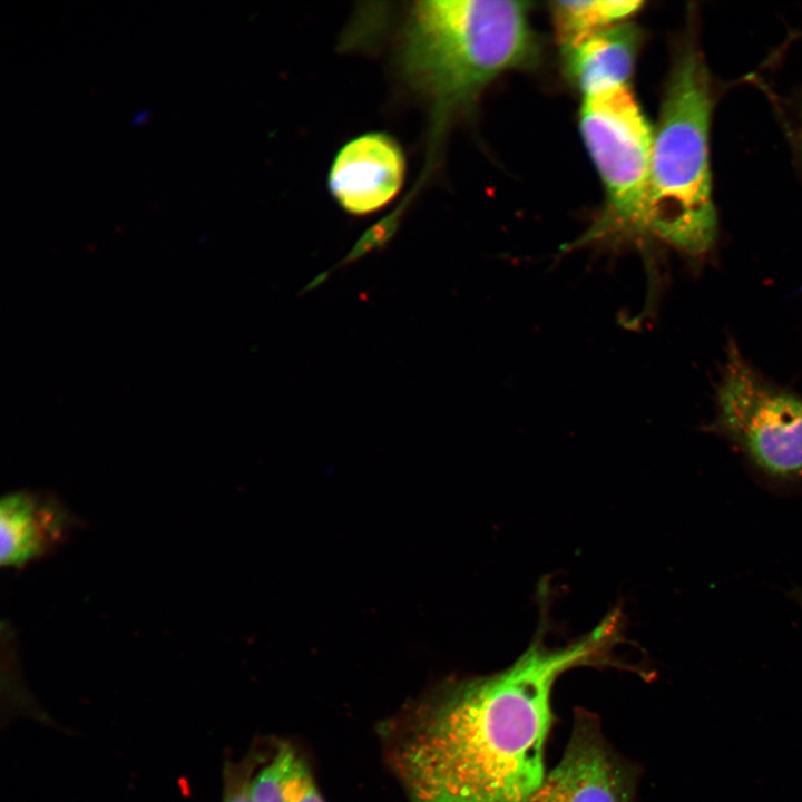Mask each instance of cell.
Segmentation results:
<instances>
[{
    "label": "cell",
    "mask_w": 802,
    "mask_h": 802,
    "mask_svg": "<svg viewBox=\"0 0 802 802\" xmlns=\"http://www.w3.org/2000/svg\"><path fill=\"white\" fill-rule=\"evenodd\" d=\"M275 746L255 744L239 761L226 760L223 767L222 802H253L250 788L257 770L268 761Z\"/></svg>",
    "instance_id": "obj_12"
},
{
    "label": "cell",
    "mask_w": 802,
    "mask_h": 802,
    "mask_svg": "<svg viewBox=\"0 0 802 802\" xmlns=\"http://www.w3.org/2000/svg\"><path fill=\"white\" fill-rule=\"evenodd\" d=\"M643 2L637 0L556 1L552 20L563 51L574 48L588 37L622 23Z\"/></svg>",
    "instance_id": "obj_11"
},
{
    "label": "cell",
    "mask_w": 802,
    "mask_h": 802,
    "mask_svg": "<svg viewBox=\"0 0 802 802\" xmlns=\"http://www.w3.org/2000/svg\"><path fill=\"white\" fill-rule=\"evenodd\" d=\"M405 158L388 134L368 133L346 143L331 165L329 187L350 214L368 215L388 205L400 192Z\"/></svg>",
    "instance_id": "obj_7"
},
{
    "label": "cell",
    "mask_w": 802,
    "mask_h": 802,
    "mask_svg": "<svg viewBox=\"0 0 802 802\" xmlns=\"http://www.w3.org/2000/svg\"><path fill=\"white\" fill-rule=\"evenodd\" d=\"M637 48L636 28L622 22L563 51L566 71L584 97L628 86Z\"/></svg>",
    "instance_id": "obj_9"
},
{
    "label": "cell",
    "mask_w": 802,
    "mask_h": 802,
    "mask_svg": "<svg viewBox=\"0 0 802 802\" xmlns=\"http://www.w3.org/2000/svg\"><path fill=\"white\" fill-rule=\"evenodd\" d=\"M798 599L800 600V603L802 605V593L799 594Z\"/></svg>",
    "instance_id": "obj_14"
},
{
    "label": "cell",
    "mask_w": 802,
    "mask_h": 802,
    "mask_svg": "<svg viewBox=\"0 0 802 802\" xmlns=\"http://www.w3.org/2000/svg\"><path fill=\"white\" fill-rule=\"evenodd\" d=\"M251 794L254 802H325L307 762L286 742L276 744Z\"/></svg>",
    "instance_id": "obj_10"
},
{
    "label": "cell",
    "mask_w": 802,
    "mask_h": 802,
    "mask_svg": "<svg viewBox=\"0 0 802 802\" xmlns=\"http://www.w3.org/2000/svg\"><path fill=\"white\" fill-rule=\"evenodd\" d=\"M704 430L726 439L773 478L802 476V395L759 373L732 340Z\"/></svg>",
    "instance_id": "obj_5"
},
{
    "label": "cell",
    "mask_w": 802,
    "mask_h": 802,
    "mask_svg": "<svg viewBox=\"0 0 802 802\" xmlns=\"http://www.w3.org/2000/svg\"><path fill=\"white\" fill-rule=\"evenodd\" d=\"M528 3L426 0L412 4L399 46L404 79L427 101L430 154L454 118L502 72L530 62Z\"/></svg>",
    "instance_id": "obj_2"
},
{
    "label": "cell",
    "mask_w": 802,
    "mask_h": 802,
    "mask_svg": "<svg viewBox=\"0 0 802 802\" xmlns=\"http://www.w3.org/2000/svg\"><path fill=\"white\" fill-rule=\"evenodd\" d=\"M580 130L606 190V211L575 246L645 237L654 131L628 86L584 97Z\"/></svg>",
    "instance_id": "obj_4"
},
{
    "label": "cell",
    "mask_w": 802,
    "mask_h": 802,
    "mask_svg": "<svg viewBox=\"0 0 802 802\" xmlns=\"http://www.w3.org/2000/svg\"><path fill=\"white\" fill-rule=\"evenodd\" d=\"M150 111H151V110H150V108H148V107H144V108L139 109V110L133 116V118H131V120H130V124H131L133 126H136V125H139V124L144 123V121L147 119V117L149 116Z\"/></svg>",
    "instance_id": "obj_13"
},
{
    "label": "cell",
    "mask_w": 802,
    "mask_h": 802,
    "mask_svg": "<svg viewBox=\"0 0 802 802\" xmlns=\"http://www.w3.org/2000/svg\"><path fill=\"white\" fill-rule=\"evenodd\" d=\"M70 526L66 511L52 499L19 491L0 505V561L21 567L62 539Z\"/></svg>",
    "instance_id": "obj_8"
},
{
    "label": "cell",
    "mask_w": 802,
    "mask_h": 802,
    "mask_svg": "<svg viewBox=\"0 0 802 802\" xmlns=\"http://www.w3.org/2000/svg\"><path fill=\"white\" fill-rule=\"evenodd\" d=\"M711 109L704 63L697 53L686 51L671 75L653 136L645 236L691 257L706 255L716 237L708 162Z\"/></svg>",
    "instance_id": "obj_3"
},
{
    "label": "cell",
    "mask_w": 802,
    "mask_h": 802,
    "mask_svg": "<svg viewBox=\"0 0 802 802\" xmlns=\"http://www.w3.org/2000/svg\"><path fill=\"white\" fill-rule=\"evenodd\" d=\"M635 774L606 741L597 716L578 710L559 762L526 802H633Z\"/></svg>",
    "instance_id": "obj_6"
},
{
    "label": "cell",
    "mask_w": 802,
    "mask_h": 802,
    "mask_svg": "<svg viewBox=\"0 0 802 802\" xmlns=\"http://www.w3.org/2000/svg\"><path fill=\"white\" fill-rule=\"evenodd\" d=\"M622 615L549 647L544 630L509 667L443 682L381 723L385 757L410 802H526L545 775L551 693L565 672L608 665Z\"/></svg>",
    "instance_id": "obj_1"
}]
</instances>
